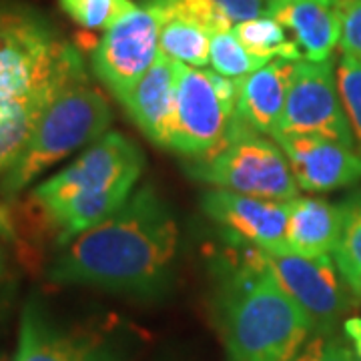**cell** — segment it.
<instances>
[{"instance_id": "1", "label": "cell", "mask_w": 361, "mask_h": 361, "mask_svg": "<svg viewBox=\"0 0 361 361\" xmlns=\"http://www.w3.org/2000/svg\"><path fill=\"white\" fill-rule=\"evenodd\" d=\"M179 225L151 185L89 231L66 243L49 267L61 285H89L130 297H157L175 275Z\"/></svg>"}, {"instance_id": "2", "label": "cell", "mask_w": 361, "mask_h": 361, "mask_svg": "<svg viewBox=\"0 0 361 361\" xmlns=\"http://www.w3.org/2000/svg\"><path fill=\"white\" fill-rule=\"evenodd\" d=\"M87 80L77 47L44 16L0 4V173L11 169L51 104Z\"/></svg>"}, {"instance_id": "3", "label": "cell", "mask_w": 361, "mask_h": 361, "mask_svg": "<svg viewBox=\"0 0 361 361\" xmlns=\"http://www.w3.org/2000/svg\"><path fill=\"white\" fill-rule=\"evenodd\" d=\"M217 269L215 319L229 361H289L313 325L271 273L259 247L239 245Z\"/></svg>"}, {"instance_id": "4", "label": "cell", "mask_w": 361, "mask_h": 361, "mask_svg": "<svg viewBox=\"0 0 361 361\" xmlns=\"http://www.w3.org/2000/svg\"><path fill=\"white\" fill-rule=\"evenodd\" d=\"M142 167L141 149L123 133L111 130L90 142L68 167L42 180L30 201L56 229L59 243L66 245L129 201Z\"/></svg>"}, {"instance_id": "5", "label": "cell", "mask_w": 361, "mask_h": 361, "mask_svg": "<svg viewBox=\"0 0 361 361\" xmlns=\"http://www.w3.org/2000/svg\"><path fill=\"white\" fill-rule=\"evenodd\" d=\"M111 106L89 80L63 92L42 115L25 149L4 173L2 191L18 193L59 161L101 139L111 125Z\"/></svg>"}, {"instance_id": "6", "label": "cell", "mask_w": 361, "mask_h": 361, "mask_svg": "<svg viewBox=\"0 0 361 361\" xmlns=\"http://www.w3.org/2000/svg\"><path fill=\"white\" fill-rule=\"evenodd\" d=\"M239 125L237 82L215 71L177 63L175 125L169 149L193 161H207L227 147Z\"/></svg>"}, {"instance_id": "7", "label": "cell", "mask_w": 361, "mask_h": 361, "mask_svg": "<svg viewBox=\"0 0 361 361\" xmlns=\"http://www.w3.org/2000/svg\"><path fill=\"white\" fill-rule=\"evenodd\" d=\"M191 175L223 191L271 201H293L299 193L281 147L243 121L225 149L207 161H195Z\"/></svg>"}, {"instance_id": "8", "label": "cell", "mask_w": 361, "mask_h": 361, "mask_svg": "<svg viewBox=\"0 0 361 361\" xmlns=\"http://www.w3.org/2000/svg\"><path fill=\"white\" fill-rule=\"evenodd\" d=\"M263 255L287 295L310 317L313 336H334L337 323L351 305V291L334 257H310L289 247L263 251Z\"/></svg>"}, {"instance_id": "9", "label": "cell", "mask_w": 361, "mask_h": 361, "mask_svg": "<svg viewBox=\"0 0 361 361\" xmlns=\"http://www.w3.org/2000/svg\"><path fill=\"white\" fill-rule=\"evenodd\" d=\"M277 135H315L353 149V135L331 59L323 63L297 61Z\"/></svg>"}, {"instance_id": "10", "label": "cell", "mask_w": 361, "mask_h": 361, "mask_svg": "<svg viewBox=\"0 0 361 361\" xmlns=\"http://www.w3.org/2000/svg\"><path fill=\"white\" fill-rule=\"evenodd\" d=\"M159 54L157 14L137 4L127 16L104 30L92 49V71L106 89L121 99L153 66Z\"/></svg>"}, {"instance_id": "11", "label": "cell", "mask_w": 361, "mask_h": 361, "mask_svg": "<svg viewBox=\"0 0 361 361\" xmlns=\"http://www.w3.org/2000/svg\"><path fill=\"white\" fill-rule=\"evenodd\" d=\"M201 207L233 243L259 247L263 251L287 247L289 201H271L217 189L205 193Z\"/></svg>"}, {"instance_id": "12", "label": "cell", "mask_w": 361, "mask_h": 361, "mask_svg": "<svg viewBox=\"0 0 361 361\" xmlns=\"http://www.w3.org/2000/svg\"><path fill=\"white\" fill-rule=\"evenodd\" d=\"M16 361H123L106 339L56 323L37 299L25 305Z\"/></svg>"}, {"instance_id": "13", "label": "cell", "mask_w": 361, "mask_h": 361, "mask_svg": "<svg viewBox=\"0 0 361 361\" xmlns=\"http://www.w3.org/2000/svg\"><path fill=\"white\" fill-rule=\"evenodd\" d=\"M275 142L289 161L297 187L310 193H327L361 179L355 149L315 135H277Z\"/></svg>"}, {"instance_id": "14", "label": "cell", "mask_w": 361, "mask_h": 361, "mask_svg": "<svg viewBox=\"0 0 361 361\" xmlns=\"http://www.w3.org/2000/svg\"><path fill=\"white\" fill-rule=\"evenodd\" d=\"M293 35L305 61H329L341 39V0H267L265 13Z\"/></svg>"}, {"instance_id": "15", "label": "cell", "mask_w": 361, "mask_h": 361, "mask_svg": "<svg viewBox=\"0 0 361 361\" xmlns=\"http://www.w3.org/2000/svg\"><path fill=\"white\" fill-rule=\"evenodd\" d=\"M175 89L177 63L159 52L153 66L118 99L133 123L155 145L165 149L171 145L175 125Z\"/></svg>"}, {"instance_id": "16", "label": "cell", "mask_w": 361, "mask_h": 361, "mask_svg": "<svg viewBox=\"0 0 361 361\" xmlns=\"http://www.w3.org/2000/svg\"><path fill=\"white\" fill-rule=\"evenodd\" d=\"M297 61L275 59L237 82V115L261 135H277Z\"/></svg>"}, {"instance_id": "17", "label": "cell", "mask_w": 361, "mask_h": 361, "mask_svg": "<svg viewBox=\"0 0 361 361\" xmlns=\"http://www.w3.org/2000/svg\"><path fill=\"white\" fill-rule=\"evenodd\" d=\"M341 231V205L315 197L289 201L287 247L301 255H331Z\"/></svg>"}, {"instance_id": "18", "label": "cell", "mask_w": 361, "mask_h": 361, "mask_svg": "<svg viewBox=\"0 0 361 361\" xmlns=\"http://www.w3.org/2000/svg\"><path fill=\"white\" fill-rule=\"evenodd\" d=\"M233 35L253 56H257L265 63L275 61V59L303 61V54L299 51L295 40L289 39L283 26L267 14L237 23L233 26Z\"/></svg>"}, {"instance_id": "19", "label": "cell", "mask_w": 361, "mask_h": 361, "mask_svg": "<svg viewBox=\"0 0 361 361\" xmlns=\"http://www.w3.org/2000/svg\"><path fill=\"white\" fill-rule=\"evenodd\" d=\"M159 52L180 65L201 66L209 65L211 35L203 28L180 20L175 16H159Z\"/></svg>"}, {"instance_id": "20", "label": "cell", "mask_w": 361, "mask_h": 361, "mask_svg": "<svg viewBox=\"0 0 361 361\" xmlns=\"http://www.w3.org/2000/svg\"><path fill=\"white\" fill-rule=\"evenodd\" d=\"M341 205V231L334 249V261L349 291L361 297V191Z\"/></svg>"}, {"instance_id": "21", "label": "cell", "mask_w": 361, "mask_h": 361, "mask_svg": "<svg viewBox=\"0 0 361 361\" xmlns=\"http://www.w3.org/2000/svg\"><path fill=\"white\" fill-rule=\"evenodd\" d=\"M159 16H175L203 28L211 37L217 32L233 30L231 18L225 14L215 0H142Z\"/></svg>"}, {"instance_id": "22", "label": "cell", "mask_w": 361, "mask_h": 361, "mask_svg": "<svg viewBox=\"0 0 361 361\" xmlns=\"http://www.w3.org/2000/svg\"><path fill=\"white\" fill-rule=\"evenodd\" d=\"M209 63L213 65V71L223 77L239 80L251 73L259 71L267 63L253 56L245 47L237 40L233 30L217 32L211 37V49H209ZM271 63V61H269Z\"/></svg>"}, {"instance_id": "23", "label": "cell", "mask_w": 361, "mask_h": 361, "mask_svg": "<svg viewBox=\"0 0 361 361\" xmlns=\"http://www.w3.org/2000/svg\"><path fill=\"white\" fill-rule=\"evenodd\" d=\"M77 25L89 30H109L137 6L133 0H59Z\"/></svg>"}, {"instance_id": "24", "label": "cell", "mask_w": 361, "mask_h": 361, "mask_svg": "<svg viewBox=\"0 0 361 361\" xmlns=\"http://www.w3.org/2000/svg\"><path fill=\"white\" fill-rule=\"evenodd\" d=\"M336 75L339 94L353 135V149L361 161V61L351 54H341Z\"/></svg>"}, {"instance_id": "25", "label": "cell", "mask_w": 361, "mask_h": 361, "mask_svg": "<svg viewBox=\"0 0 361 361\" xmlns=\"http://www.w3.org/2000/svg\"><path fill=\"white\" fill-rule=\"evenodd\" d=\"M289 361H360L355 351L334 336H313Z\"/></svg>"}, {"instance_id": "26", "label": "cell", "mask_w": 361, "mask_h": 361, "mask_svg": "<svg viewBox=\"0 0 361 361\" xmlns=\"http://www.w3.org/2000/svg\"><path fill=\"white\" fill-rule=\"evenodd\" d=\"M341 51L361 61V0H341Z\"/></svg>"}, {"instance_id": "27", "label": "cell", "mask_w": 361, "mask_h": 361, "mask_svg": "<svg viewBox=\"0 0 361 361\" xmlns=\"http://www.w3.org/2000/svg\"><path fill=\"white\" fill-rule=\"evenodd\" d=\"M233 23L257 18L265 13V0H215Z\"/></svg>"}, {"instance_id": "28", "label": "cell", "mask_w": 361, "mask_h": 361, "mask_svg": "<svg viewBox=\"0 0 361 361\" xmlns=\"http://www.w3.org/2000/svg\"><path fill=\"white\" fill-rule=\"evenodd\" d=\"M343 331L349 337V341L353 343V351L361 361V319L360 317H351L343 323Z\"/></svg>"}]
</instances>
